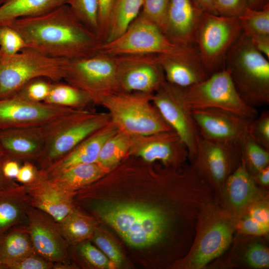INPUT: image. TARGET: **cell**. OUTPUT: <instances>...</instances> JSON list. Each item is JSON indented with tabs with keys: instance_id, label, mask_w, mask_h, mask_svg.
<instances>
[{
	"instance_id": "obj_44",
	"label": "cell",
	"mask_w": 269,
	"mask_h": 269,
	"mask_svg": "<svg viewBox=\"0 0 269 269\" xmlns=\"http://www.w3.org/2000/svg\"><path fill=\"white\" fill-rule=\"evenodd\" d=\"M248 7L247 0H215L216 14L238 17Z\"/></svg>"
},
{
	"instance_id": "obj_1",
	"label": "cell",
	"mask_w": 269,
	"mask_h": 269,
	"mask_svg": "<svg viewBox=\"0 0 269 269\" xmlns=\"http://www.w3.org/2000/svg\"><path fill=\"white\" fill-rule=\"evenodd\" d=\"M191 165L158 166L147 199L110 195L94 203L95 214L130 246L172 247L186 252L194 239L198 213L213 197Z\"/></svg>"
},
{
	"instance_id": "obj_35",
	"label": "cell",
	"mask_w": 269,
	"mask_h": 269,
	"mask_svg": "<svg viewBox=\"0 0 269 269\" xmlns=\"http://www.w3.org/2000/svg\"><path fill=\"white\" fill-rule=\"evenodd\" d=\"M66 1L67 4L70 6L77 17L88 28L99 36L98 0H66Z\"/></svg>"
},
{
	"instance_id": "obj_57",
	"label": "cell",
	"mask_w": 269,
	"mask_h": 269,
	"mask_svg": "<svg viewBox=\"0 0 269 269\" xmlns=\"http://www.w3.org/2000/svg\"><path fill=\"white\" fill-rule=\"evenodd\" d=\"M0 265L1 266V264H0Z\"/></svg>"
},
{
	"instance_id": "obj_40",
	"label": "cell",
	"mask_w": 269,
	"mask_h": 269,
	"mask_svg": "<svg viewBox=\"0 0 269 269\" xmlns=\"http://www.w3.org/2000/svg\"><path fill=\"white\" fill-rule=\"evenodd\" d=\"M249 135L257 143L269 150V112H262L253 119L249 127Z\"/></svg>"
},
{
	"instance_id": "obj_3",
	"label": "cell",
	"mask_w": 269,
	"mask_h": 269,
	"mask_svg": "<svg viewBox=\"0 0 269 269\" xmlns=\"http://www.w3.org/2000/svg\"><path fill=\"white\" fill-rule=\"evenodd\" d=\"M238 219L222 208L213 197L198 213L194 239L188 252L170 267L206 268L231 247L236 236Z\"/></svg>"
},
{
	"instance_id": "obj_16",
	"label": "cell",
	"mask_w": 269,
	"mask_h": 269,
	"mask_svg": "<svg viewBox=\"0 0 269 269\" xmlns=\"http://www.w3.org/2000/svg\"><path fill=\"white\" fill-rule=\"evenodd\" d=\"M117 56L119 92L153 94L165 80L157 55Z\"/></svg>"
},
{
	"instance_id": "obj_9",
	"label": "cell",
	"mask_w": 269,
	"mask_h": 269,
	"mask_svg": "<svg viewBox=\"0 0 269 269\" xmlns=\"http://www.w3.org/2000/svg\"><path fill=\"white\" fill-rule=\"evenodd\" d=\"M67 60L48 56L26 47L12 56L0 60V99L13 95L35 78L61 81Z\"/></svg>"
},
{
	"instance_id": "obj_48",
	"label": "cell",
	"mask_w": 269,
	"mask_h": 269,
	"mask_svg": "<svg viewBox=\"0 0 269 269\" xmlns=\"http://www.w3.org/2000/svg\"><path fill=\"white\" fill-rule=\"evenodd\" d=\"M38 174L34 166L30 161H25L20 167L16 178L22 183H32L36 179Z\"/></svg>"
},
{
	"instance_id": "obj_54",
	"label": "cell",
	"mask_w": 269,
	"mask_h": 269,
	"mask_svg": "<svg viewBox=\"0 0 269 269\" xmlns=\"http://www.w3.org/2000/svg\"><path fill=\"white\" fill-rule=\"evenodd\" d=\"M1 159H0V188L3 189L8 184L11 179L7 178L2 172L1 163Z\"/></svg>"
},
{
	"instance_id": "obj_2",
	"label": "cell",
	"mask_w": 269,
	"mask_h": 269,
	"mask_svg": "<svg viewBox=\"0 0 269 269\" xmlns=\"http://www.w3.org/2000/svg\"><path fill=\"white\" fill-rule=\"evenodd\" d=\"M7 24L21 35L26 47L52 57L71 60L89 56L98 52L102 43L67 4Z\"/></svg>"
},
{
	"instance_id": "obj_13",
	"label": "cell",
	"mask_w": 269,
	"mask_h": 269,
	"mask_svg": "<svg viewBox=\"0 0 269 269\" xmlns=\"http://www.w3.org/2000/svg\"><path fill=\"white\" fill-rule=\"evenodd\" d=\"M151 101L186 146L191 161L196 153L200 135L191 109L184 101L182 88L165 79L152 94Z\"/></svg>"
},
{
	"instance_id": "obj_32",
	"label": "cell",
	"mask_w": 269,
	"mask_h": 269,
	"mask_svg": "<svg viewBox=\"0 0 269 269\" xmlns=\"http://www.w3.org/2000/svg\"><path fill=\"white\" fill-rule=\"evenodd\" d=\"M31 236L35 248L43 256L51 260L62 258L61 244L49 228L42 223H34L31 228Z\"/></svg>"
},
{
	"instance_id": "obj_36",
	"label": "cell",
	"mask_w": 269,
	"mask_h": 269,
	"mask_svg": "<svg viewBox=\"0 0 269 269\" xmlns=\"http://www.w3.org/2000/svg\"><path fill=\"white\" fill-rule=\"evenodd\" d=\"M26 48L21 35L7 24L0 25V60L10 57Z\"/></svg>"
},
{
	"instance_id": "obj_23",
	"label": "cell",
	"mask_w": 269,
	"mask_h": 269,
	"mask_svg": "<svg viewBox=\"0 0 269 269\" xmlns=\"http://www.w3.org/2000/svg\"><path fill=\"white\" fill-rule=\"evenodd\" d=\"M157 58L165 80L177 87H189L209 76L199 60L164 54L157 55Z\"/></svg>"
},
{
	"instance_id": "obj_24",
	"label": "cell",
	"mask_w": 269,
	"mask_h": 269,
	"mask_svg": "<svg viewBox=\"0 0 269 269\" xmlns=\"http://www.w3.org/2000/svg\"><path fill=\"white\" fill-rule=\"evenodd\" d=\"M266 236L236 235L226 267H243L253 269L269 268V249Z\"/></svg>"
},
{
	"instance_id": "obj_6",
	"label": "cell",
	"mask_w": 269,
	"mask_h": 269,
	"mask_svg": "<svg viewBox=\"0 0 269 269\" xmlns=\"http://www.w3.org/2000/svg\"><path fill=\"white\" fill-rule=\"evenodd\" d=\"M152 95L118 92L106 97L100 105L118 130L131 136L172 130L152 104Z\"/></svg>"
},
{
	"instance_id": "obj_8",
	"label": "cell",
	"mask_w": 269,
	"mask_h": 269,
	"mask_svg": "<svg viewBox=\"0 0 269 269\" xmlns=\"http://www.w3.org/2000/svg\"><path fill=\"white\" fill-rule=\"evenodd\" d=\"M63 80L87 93L93 104L100 105L106 97L119 92L118 56L98 51L67 60Z\"/></svg>"
},
{
	"instance_id": "obj_10",
	"label": "cell",
	"mask_w": 269,
	"mask_h": 269,
	"mask_svg": "<svg viewBox=\"0 0 269 269\" xmlns=\"http://www.w3.org/2000/svg\"><path fill=\"white\" fill-rule=\"evenodd\" d=\"M182 91L185 103L191 110L214 108L251 119L257 116L255 107L242 99L225 68L196 84L182 88Z\"/></svg>"
},
{
	"instance_id": "obj_31",
	"label": "cell",
	"mask_w": 269,
	"mask_h": 269,
	"mask_svg": "<svg viewBox=\"0 0 269 269\" xmlns=\"http://www.w3.org/2000/svg\"><path fill=\"white\" fill-rule=\"evenodd\" d=\"M62 230L72 242H79L93 236L96 229L93 218L76 211H72L63 220Z\"/></svg>"
},
{
	"instance_id": "obj_15",
	"label": "cell",
	"mask_w": 269,
	"mask_h": 269,
	"mask_svg": "<svg viewBox=\"0 0 269 269\" xmlns=\"http://www.w3.org/2000/svg\"><path fill=\"white\" fill-rule=\"evenodd\" d=\"M130 155L166 167L183 166L189 159L186 146L173 130L131 136Z\"/></svg>"
},
{
	"instance_id": "obj_46",
	"label": "cell",
	"mask_w": 269,
	"mask_h": 269,
	"mask_svg": "<svg viewBox=\"0 0 269 269\" xmlns=\"http://www.w3.org/2000/svg\"><path fill=\"white\" fill-rule=\"evenodd\" d=\"M99 4V36L103 42L109 14L115 0H98Z\"/></svg>"
},
{
	"instance_id": "obj_4",
	"label": "cell",
	"mask_w": 269,
	"mask_h": 269,
	"mask_svg": "<svg viewBox=\"0 0 269 269\" xmlns=\"http://www.w3.org/2000/svg\"><path fill=\"white\" fill-rule=\"evenodd\" d=\"M225 68L242 99L255 107L269 103V62L243 32L227 52Z\"/></svg>"
},
{
	"instance_id": "obj_39",
	"label": "cell",
	"mask_w": 269,
	"mask_h": 269,
	"mask_svg": "<svg viewBox=\"0 0 269 269\" xmlns=\"http://www.w3.org/2000/svg\"><path fill=\"white\" fill-rule=\"evenodd\" d=\"M170 0H144L139 14L162 29Z\"/></svg>"
},
{
	"instance_id": "obj_53",
	"label": "cell",
	"mask_w": 269,
	"mask_h": 269,
	"mask_svg": "<svg viewBox=\"0 0 269 269\" xmlns=\"http://www.w3.org/2000/svg\"><path fill=\"white\" fill-rule=\"evenodd\" d=\"M248 7L254 9H262L269 5V0H247Z\"/></svg>"
},
{
	"instance_id": "obj_7",
	"label": "cell",
	"mask_w": 269,
	"mask_h": 269,
	"mask_svg": "<svg viewBox=\"0 0 269 269\" xmlns=\"http://www.w3.org/2000/svg\"><path fill=\"white\" fill-rule=\"evenodd\" d=\"M99 51L112 56L164 54L200 60L196 48L173 43L158 26L139 13L121 36L102 43Z\"/></svg>"
},
{
	"instance_id": "obj_43",
	"label": "cell",
	"mask_w": 269,
	"mask_h": 269,
	"mask_svg": "<svg viewBox=\"0 0 269 269\" xmlns=\"http://www.w3.org/2000/svg\"><path fill=\"white\" fill-rule=\"evenodd\" d=\"M269 226L261 224L246 214L238 219L236 235L244 236H267Z\"/></svg>"
},
{
	"instance_id": "obj_49",
	"label": "cell",
	"mask_w": 269,
	"mask_h": 269,
	"mask_svg": "<svg viewBox=\"0 0 269 269\" xmlns=\"http://www.w3.org/2000/svg\"><path fill=\"white\" fill-rule=\"evenodd\" d=\"M1 163L4 175L10 179L16 178L20 168L18 162L3 156L1 159Z\"/></svg>"
},
{
	"instance_id": "obj_20",
	"label": "cell",
	"mask_w": 269,
	"mask_h": 269,
	"mask_svg": "<svg viewBox=\"0 0 269 269\" xmlns=\"http://www.w3.org/2000/svg\"><path fill=\"white\" fill-rule=\"evenodd\" d=\"M118 131V129L111 122L40 172L41 174L44 177L48 178L77 164L97 162L104 143Z\"/></svg>"
},
{
	"instance_id": "obj_22",
	"label": "cell",
	"mask_w": 269,
	"mask_h": 269,
	"mask_svg": "<svg viewBox=\"0 0 269 269\" xmlns=\"http://www.w3.org/2000/svg\"><path fill=\"white\" fill-rule=\"evenodd\" d=\"M32 183L34 205L58 221H62L72 211L73 192L58 187L39 172Z\"/></svg>"
},
{
	"instance_id": "obj_34",
	"label": "cell",
	"mask_w": 269,
	"mask_h": 269,
	"mask_svg": "<svg viewBox=\"0 0 269 269\" xmlns=\"http://www.w3.org/2000/svg\"><path fill=\"white\" fill-rule=\"evenodd\" d=\"M30 246L26 237L18 233H11L0 241V262L1 266L24 257Z\"/></svg>"
},
{
	"instance_id": "obj_52",
	"label": "cell",
	"mask_w": 269,
	"mask_h": 269,
	"mask_svg": "<svg viewBox=\"0 0 269 269\" xmlns=\"http://www.w3.org/2000/svg\"><path fill=\"white\" fill-rule=\"evenodd\" d=\"M215 0H192L196 7L203 13L216 14L214 9Z\"/></svg>"
},
{
	"instance_id": "obj_56",
	"label": "cell",
	"mask_w": 269,
	"mask_h": 269,
	"mask_svg": "<svg viewBox=\"0 0 269 269\" xmlns=\"http://www.w3.org/2000/svg\"><path fill=\"white\" fill-rule=\"evenodd\" d=\"M5 0H0V5L5 1Z\"/></svg>"
},
{
	"instance_id": "obj_11",
	"label": "cell",
	"mask_w": 269,
	"mask_h": 269,
	"mask_svg": "<svg viewBox=\"0 0 269 269\" xmlns=\"http://www.w3.org/2000/svg\"><path fill=\"white\" fill-rule=\"evenodd\" d=\"M242 33L238 17L203 13L195 44L201 63L209 75L221 69L227 52Z\"/></svg>"
},
{
	"instance_id": "obj_51",
	"label": "cell",
	"mask_w": 269,
	"mask_h": 269,
	"mask_svg": "<svg viewBox=\"0 0 269 269\" xmlns=\"http://www.w3.org/2000/svg\"><path fill=\"white\" fill-rule=\"evenodd\" d=\"M256 182L261 187L268 189L269 186V165L253 176Z\"/></svg>"
},
{
	"instance_id": "obj_37",
	"label": "cell",
	"mask_w": 269,
	"mask_h": 269,
	"mask_svg": "<svg viewBox=\"0 0 269 269\" xmlns=\"http://www.w3.org/2000/svg\"><path fill=\"white\" fill-rule=\"evenodd\" d=\"M52 82L45 78H35L23 85L12 95L29 102H42L48 96Z\"/></svg>"
},
{
	"instance_id": "obj_33",
	"label": "cell",
	"mask_w": 269,
	"mask_h": 269,
	"mask_svg": "<svg viewBox=\"0 0 269 269\" xmlns=\"http://www.w3.org/2000/svg\"><path fill=\"white\" fill-rule=\"evenodd\" d=\"M238 18L242 32L248 37L269 36V5L260 9L248 7Z\"/></svg>"
},
{
	"instance_id": "obj_47",
	"label": "cell",
	"mask_w": 269,
	"mask_h": 269,
	"mask_svg": "<svg viewBox=\"0 0 269 269\" xmlns=\"http://www.w3.org/2000/svg\"><path fill=\"white\" fill-rule=\"evenodd\" d=\"M3 267L16 269H44L47 268V265L36 258L24 257L9 262Z\"/></svg>"
},
{
	"instance_id": "obj_26",
	"label": "cell",
	"mask_w": 269,
	"mask_h": 269,
	"mask_svg": "<svg viewBox=\"0 0 269 269\" xmlns=\"http://www.w3.org/2000/svg\"><path fill=\"white\" fill-rule=\"evenodd\" d=\"M65 4L66 0H5L0 5V25L41 15Z\"/></svg>"
},
{
	"instance_id": "obj_14",
	"label": "cell",
	"mask_w": 269,
	"mask_h": 269,
	"mask_svg": "<svg viewBox=\"0 0 269 269\" xmlns=\"http://www.w3.org/2000/svg\"><path fill=\"white\" fill-rule=\"evenodd\" d=\"M75 110L44 102H29L12 95L0 99V131L40 127Z\"/></svg>"
},
{
	"instance_id": "obj_25",
	"label": "cell",
	"mask_w": 269,
	"mask_h": 269,
	"mask_svg": "<svg viewBox=\"0 0 269 269\" xmlns=\"http://www.w3.org/2000/svg\"><path fill=\"white\" fill-rule=\"evenodd\" d=\"M109 171L97 162L82 163L72 166L50 177L45 178L60 188L73 192L95 182Z\"/></svg>"
},
{
	"instance_id": "obj_50",
	"label": "cell",
	"mask_w": 269,
	"mask_h": 269,
	"mask_svg": "<svg viewBox=\"0 0 269 269\" xmlns=\"http://www.w3.org/2000/svg\"><path fill=\"white\" fill-rule=\"evenodd\" d=\"M249 38L254 47L269 59V36H255Z\"/></svg>"
},
{
	"instance_id": "obj_28",
	"label": "cell",
	"mask_w": 269,
	"mask_h": 269,
	"mask_svg": "<svg viewBox=\"0 0 269 269\" xmlns=\"http://www.w3.org/2000/svg\"><path fill=\"white\" fill-rule=\"evenodd\" d=\"M52 82L51 89L44 102L76 110H87L93 104L89 95L67 83Z\"/></svg>"
},
{
	"instance_id": "obj_55",
	"label": "cell",
	"mask_w": 269,
	"mask_h": 269,
	"mask_svg": "<svg viewBox=\"0 0 269 269\" xmlns=\"http://www.w3.org/2000/svg\"><path fill=\"white\" fill-rule=\"evenodd\" d=\"M3 154L2 152V150L1 147V146L0 145V159H1L3 157Z\"/></svg>"
},
{
	"instance_id": "obj_17",
	"label": "cell",
	"mask_w": 269,
	"mask_h": 269,
	"mask_svg": "<svg viewBox=\"0 0 269 269\" xmlns=\"http://www.w3.org/2000/svg\"><path fill=\"white\" fill-rule=\"evenodd\" d=\"M200 136L205 139L239 143L248 134L253 119L214 108L191 110Z\"/></svg>"
},
{
	"instance_id": "obj_18",
	"label": "cell",
	"mask_w": 269,
	"mask_h": 269,
	"mask_svg": "<svg viewBox=\"0 0 269 269\" xmlns=\"http://www.w3.org/2000/svg\"><path fill=\"white\" fill-rule=\"evenodd\" d=\"M269 196L268 189L260 186L241 162L226 180L215 199L225 210L239 218L255 201Z\"/></svg>"
},
{
	"instance_id": "obj_27",
	"label": "cell",
	"mask_w": 269,
	"mask_h": 269,
	"mask_svg": "<svg viewBox=\"0 0 269 269\" xmlns=\"http://www.w3.org/2000/svg\"><path fill=\"white\" fill-rule=\"evenodd\" d=\"M143 0H115L103 43L115 40L125 32L140 13Z\"/></svg>"
},
{
	"instance_id": "obj_21",
	"label": "cell",
	"mask_w": 269,
	"mask_h": 269,
	"mask_svg": "<svg viewBox=\"0 0 269 269\" xmlns=\"http://www.w3.org/2000/svg\"><path fill=\"white\" fill-rule=\"evenodd\" d=\"M0 145L4 157L18 161L38 160L44 146L40 127L0 131Z\"/></svg>"
},
{
	"instance_id": "obj_45",
	"label": "cell",
	"mask_w": 269,
	"mask_h": 269,
	"mask_svg": "<svg viewBox=\"0 0 269 269\" xmlns=\"http://www.w3.org/2000/svg\"><path fill=\"white\" fill-rule=\"evenodd\" d=\"M244 214L261 224L269 226V196L252 203Z\"/></svg>"
},
{
	"instance_id": "obj_5",
	"label": "cell",
	"mask_w": 269,
	"mask_h": 269,
	"mask_svg": "<svg viewBox=\"0 0 269 269\" xmlns=\"http://www.w3.org/2000/svg\"><path fill=\"white\" fill-rule=\"evenodd\" d=\"M110 122L107 112L77 110L40 126L44 146L38 160L46 169Z\"/></svg>"
},
{
	"instance_id": "obj_42",
	"label": "cell",
	"mask_w": 269,
	"mask_h": 269,
	"mask_svg": "<svg viewBox=\"0 0 269 269\" xmlns=\"http://www.w3.org/2000/svg\"><path fill=\"white\" fill-rule=\"evenodd\" d=\"M79 250L85 259L94 267L103 269L116 268L115 265L102 251L90 243L82 244Z\"/></svg>"
},
{
	"instance_id": "obj_30",
	"label": "cell",
	"mask_w": 269,
	"mask_h": 269,
	"mask_svg": "<svg viewBox=\"0 0 269 269\" xmlns=\"http://www.w3.org/2000/svg\"><path fill=\"white\" fill-rule=\"evenodd\" d=\"M241 160L252 175L269 165V150L256 142L248 134L239 143Z\"/></svg>"
},
{
	"instance_id": "obj_38",
	"label": "cell",
	"mask_w": 269,
	"mask_h": 269,
	"mask_svg": "<svg viewBox=\"0 0 269 269\" xmlns=\"http://www.w3.org/2000/svg\"><path fill=\"white\" fill-rule=\"evenodd\" d=\"M93 239L96 245L115 265L116 268L121 267L124 257L118 244L106 232L96 228Z\"/></svg>"
},
{
	"instance_id": "obj_29",
	"label": "cell",
	"mask_w": 269,
	"mask_h": 269,
	"mask_svg": "<svg viewBox=\"0 0 269 269\" xmlns=\"http://www.w3.org/2000/svg\"><path fill=\"white\" fill-rule=\"evenodd\" d=\"M131 136L118 131L104 143L97 163L111 171L130 155Z\"/></svg>"
},
{
	"instance_id": "obj_12",
	"label": "cell",
	"mask_w": 269,
	"mask_h": 269,
	"mask_svg": "<svg viewBox=\"0 0 269 269\" xmlns=\"http://www.w3.org/2000/svg\"><path fill=\"white\" fill-rule=\"evenodd\" d=\"M191 165L217 199L229 176L241 162L239 143L205 139L200 136Z\"/></svg>"
},
{
	"instance_id": "obj_41",
	"label": "cell",
	"mask_w": 269,
	"mask_h": 269,
	"mask_svg": "<svg viewBox=\"0 0 269 269\" xmlns=\"http://www.w3.org/2000/svg\"><path fill=\"white\" fill-rule=\"evenodd\" d=\"M8 192H0V233L18 219L19 209Z\"/></svg>"
},
{
	"instance_id": "obj_19",
	"label": "cell",
	"mask_w": 269,
	"mask_h": 269,
	"mask_svg": "<svg viewBox=\"0 0 269 269\" xmlns=\"http://www.w3.org/2000/svg\"><path fill=\"white\" fill-rule=\"evenodd\" d=\"M203 13L192 0H170L161 30L173 43L194 47Z\"/></svg>"
}]
</instances>
